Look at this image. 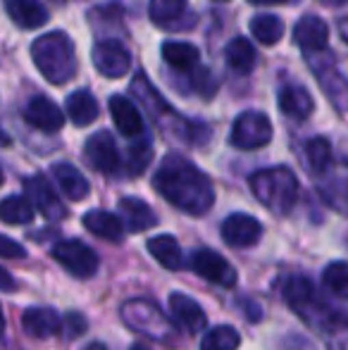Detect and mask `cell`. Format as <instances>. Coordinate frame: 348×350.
<instances>
[{
  "label": "cell",
  "mask_w": 348,
  "mask_h": 350,
  "mask_svg": "<svg viewBox=\"0 0 348 350\" xmlns=\"http://www.w3.org/2000/svg\"><path fill=\"white\" fill-rule=\"evenodd\" d=\"M153 186L168 203L186 215H205L215 203V191L210 179L186 157L168 155L160 162L153 176Z\"/></svg>",
  "instance_id": "obj_1"
},
{
  "label": "cell",
  "mask_w": 348,
  "mask_h": 350,
  "mask_svg": "<svg viewBox=\"0 0 348 350\" xmlns=\"http://www.w3.org/2000/svg\"><path fill=\"white\" fill-rule=\"evenodd\" d=\"M31 57L38 72L55 86L67 83L77 74L75 43L65 31H51L38 36L31 46Z\"/></svg>",
  "instance_id": "obj_2"
},
{
  "label": "cell",
  "mask_w": 348,
  "mask_h": 350,
  "mask_svg": "<svg viewBox=\"0 0 348 350\" xmlns=\"http://www.w3.org/2000/svg\"><path fill=\"white\" fill-rule=\"evenodd\" d=\"M248 184H251L253 196L274 215H289L301 193L296 174L286 167H269V170L256 172L251 174Z\"/></svg>",
  "instance_id": "obj_3"
},
{
  "label": "cell",
  "mask_w": 348,
  "mask_h": 350,
  "mask_svg": "<svg viewBox=\"0 0 348 350\" xmlns=\"http://www.w3.org/2000/svg\"><path fill=\"white\" fill-rule=\"evenodd\" d=\"M282 295L298 314H301L306 322L317 324V327L336 329L339 324H346V317L339 314L334 308H327L325 303L317 295L315 286L310 279L301 277V274H293L282 284ZM325 329V332H327Z\"/></svg>",
  "instance_id": "obj_4"
},
{
  "label": "cell",
  "mask_w": 348,
  "mask_h": 350,
  "mask_svg": "<svg viewBox=\"0 0 348 350\" xmlns=\"http://www.w3.org/2000/svg\"><path fill=\"white\" fill-rule=\"evenodd\" d=\"M122 322L136 334H144V336L153 338L165 346H176L179 343V334H176L174 324L168 319V314L158 308L155 303L144 298L126 300L120 310Z\"/></svg>",
  "instance_id": "obj_5"
},
{
  "label": "cell",
  "mask_w": 348,
  "mask_h": 350,
  "mask_svg": "<svg viewBox=\"0 0 348 350\" xmlns=\"http://www.w3.org/2000/svg\"><path fill=\"white\" fill-rule=\"evenodd\" d=\"M53 258L77 279H91L98 272V265H101L93 248H88L86 243H81L77 239L57 241L53 245Z\"/></svg>",
  "instance_id": "obj_6"
},
{
  "label": "cell",
  "mask_w": 348,
  "mask_h": 350,
  "mask_svg": "<svg viewBox=\"0 0 348 350\" xmlns=\"http://www.w3.org/2000/svg\"><path fill=\"white\" fill-rule=\"evenodd\" d=\"M229 141H232V146L241 148V150H256V148L267 146V143L272 141L269 117L256 110H248V112H243V115H239L237 122H234Z\"/></svg>",
  "instance_id": "obj_7"
},
{
  "label": "cell",
  "mask_w": 348,
  "mask_h": 350,
  "mask_svg": "<svg viewBox=\"0 0 348 350\" xmlns=\"http://www.w3.org/2000/svg\"><path fill=\"white\" fill-rule=\"evenodd\" d=\"M189 267L193 269L198 277H203L205 281L224 286V288H234L239 281L234 267L229 265V260L222 258V255L215 253V250H210V248L193 250L189 258Z\"/></svg>",
  "instance_id": "obj_8"
},
{
  "label": "cell",
  "mask_w": 348,
  "mask_h": 350,
  "mask_svg": "<svg viewBox=\"0 0 348 350\" xmlns=\"http://www.w3.org/2000/svg\"><path fill=\"white\" fill-rule=\"evenodd\" d=\"M263 224L251 215L243 212H234L222 221V239L232 248H251L260 241Z\"/></svg>",
  "instance_id": "obj_9"
},
{
  "label": "cell",
  "mask_w": 348,
  "mask_h": 350,
  "mask_svg": "<svg viewBox=\"0 0 348 350\" xmlns=\"http://www.w3.org/2000/svg\"><path fill=\"white\" fill-rule=\"evenodd\" d=\"M93 57V67L107 79H120L129 72L131 67V57L126 53V48L120 41H101L96 43L91 53Z\"/></svg>",
  "instance_id": "obj_10"
},
{
  "label": "cell",
  "mask_w": 348,
  "mask_h": 350,
  "mask_svg": "<svg viewBox=\"0 0 348 350\" xmlns=\"http://www.w3.org/2000/svg\"><path fill=\"white\" fill-rule=\"evenodd\" d=\"M84 152H86L88 165L96 172H101V174H117V172H120V165H122L120 152H117L115 139H112L107 131L93 134L91 139L86 141Z\"/></svg>",
  "instance_id": "obj_11"
},
{
  "label": "cell",
  "mask_w": 348,
  "mask_h": 350,
  "mask_svg": "<svg viewBox=\"0 0 348 350\" xmlns=\"http://www.w3.org/2000/svg\"><path fill=\"white\" fill-rule=\"evenodd\" d=\"M24 120L27 124H31L34 129L46 131V134H55L65 124V115L62 110L46 96H34L27 103V110H24Z\"/></svg>",
  "instance_id": "obj_12"
},
{
  "label": "cell",
  "mask_w": 348,
  "mask_h": 350,
  "mask_svg": "<svg viewBox=\"0 0 348 350\" xmlns=\"http://www.w3.org/2000/svg\"><path fill=\"white\" fill-rule=\"evenodd\" d=\"M24 191H27V196H29L27 200L31 203V208H36L43 217H48V219H60V217H65V205L60 203V198L55 196L53 186L48 184L41 174L24 179Z\"/></svg>",
  "instance_id": "obj_13"
},
{
  "label": "cell",
  "mask_w": 348,
  "mask_h": 350,
  "mask_svg": "<svg viewBox=\"0 0 348 350\" xmlns=\"http://www.w3.org/2000/svg\"><path fill=\"white\" fill-rule=\"evenodd\" d=\"M170 310H172V317L189 334L203 332L205 324H208V317H205L203 308H200V305L186 293H172V295H170Z\"/></svg>",
  "instance_id": "obj_14"
},
{
  "label": "cell",
  "mask_w": 348,
  "mask_h": 350,
  "mask_svg": "<svg viewBox=\"0 0 348 350\" xmlns=\"http://www.w3.org/2000/svg\"><path fill=\"white\" fill-rule=\"evenodd\" d=\"M293 38L296 43L308 53L325 51L327 43H330V29L315 14H306V17L298 19L296 29H293Z\"/></svg>",
  "instance_id": "obj_15"
},
{
  "label": "cell",
  "mask_w": 348,
  "mask_h": 350,
  "mask_svg": "<svg viewBox=\"0 0 348 350\" xmlns=\"http://www.w3.org/2000/svg\"><path fill=\"white\" fill-rule=\"evenodd\" d=\"M22 327L31 338H51L62 329V319L53 308H29L22 314Z\"/></svg>",
  "instance_id": "obj_16"
},
{
  "label": "cell",
  "mask_w": 348,
  "mask_h": 350,
  "mask_svg": "<svg viewBox=\"0 0 348 350\" xmlns=\"http://www.w3.org/2000/svg\"><path fill=\"white\" fill-rule=\"evenodd\" d=\"M110 115L115 126L122 131V136L126 139H136L144 134V120H141L136 105L124 96H112L110 98Z\"/></svg>",
  "instance_id": "obj_17"
},
{
  "label": "cell",
  "mask_w": 348,
  "mask_h": 350,
  "mask_svg": "<svg viewBox=\"0 0 348 350\" xmlns=\"http://www.w3.org/2000/svg\"><path fill=\"white\" fill-rule=\"evenodd\" d=\"M10 19L22 29H38L48 22V10L41 0H3Z\"/></svg>",
  "instance_id": "obj_18"
},
{
  "label": "cell",
  "mask_w": 348,
  "mask_h": 350,
  "mask_svg": "<svg viewBox=\"0 0 348 350\" xmlns=\"http://www.w3.org/2000/svg\"><path fill=\"white\" fill-rule=\"evenodd\" d=\"M53 176H55L60 191L70 200H84L88 196V191H91L88 179L75 165H70V162H55V165H53Z\"/></svg>",
  "instance_id": "obj_19"
},
{
  "label": "cell",
  "mask_w": 348,
  "mask_h": 350,
  "mask_svg": "<svg viewBox=\"0 0 348 350\" xmlns=\"http://www.w3.org/2000/svg\"><path fill=\"white\" fill-rule=\"evenodd\" d=\"M120 212L129 231H148L158 224V215L153 212V208L146 200L134 198V196H124L120 200Z\"/></svg>",
  "instance_id": "obj_20"
},
{
  "label": "cell",
  "mask_w": 348,
  "mask_h": 350,
  "mask_svg": "<svg viewBox=\"0 0 348 350\" xmlns=\"http://www.w3.org/2000/svg\"><path fill=\"white\" fill-rule=\"evenodd\" d=\"M84 226L93 236L110 241V243H120L122 236H124L122 219L107 210H88L84 215Z\"/></svg>",
  "instance_id": "obj_21"
},
{
  "label": "cell",
  "mask_w": 348,
  "mask_h": 350,
  "mask_svg": "<svg viewBox=\"0 0 348 350\" xmlns=\"http://www.w3.org/2000/svg\"><path fill=\"white\" fill-rule=\"evenodd\" d=\"M279 107L291 120H308L312 112V98L303 86H286L279 91Z\"/></svg>",
  "instance_id": "obj_22"
},
{
  "label": "cell",
  "mask_w": 348,
  "mask_h": 350,
  "mask_svg": "<svg viewBox=\"0 0 348 350\" xmlns=\"http://www.w3.org/2000/svg\"><path fill=\"white\" fill-rule=\"evenodd\" d=\"M131 91H134V96L141 100V105H144L155 120H160L163 115H172V107H170L168 103H165V98L155 91L153 83L148 81L146 74H136L134 81H131Z\"/></svg>",
  "instance_id": "obj_23"
},
{
  "label": "cell",
  "mask_w": 348,
  "mask_h": 350,
  "mask_svg": "<svg viewBox=\"0 0 348 350\" xmlns=\"http://www.w3.org/2000/svg\"><path fill=\"white\" fill-rule=\"evenodd\" d=\"M67 117L75 122L77 126H88L98 120V100L88 91H75L67 96Z\"/></svg>",
  "instance_id": "obj_24"
},
{
  "label": "cell",
  "mask_w": 348,
  "mask_h": 350,
  "mask_svg": "<svg viewBox=\"0 0 348 350\" xmlns=\"http://www.w3.org/2000/svg\"><path fill=\"white\" fill-rule=\"evenodd\" d=\"M148 253L153 255L155 262H160L165 269H170V272H176V269L184 265V260H181V248L174 236H168V234L153 236V239L148 241Z\"/></svg>",
  "instance_id": "obj_25"
},
{
  "label": "cell",
  "mask_w": 348,
  "mask_h": 350,
  "mask_svg": "<svg viewBox=\"0 0 348 350\" xmlns=\"http://www.w3.org/2000/svg\"><path fill=\"white\" fill-rule=\"evenodd\" d=\"M163 60L168 62L170 67H174V70L189 72L200 62V53H198V48L191 46V43L168 41L163 46Z\"/></svg>",
  "instance_id": "obj_26"
},
{
  "label": "cell",
  "mask_w": 348,
  "mask_h": 350,
  "mask_svg": "<svg viewBox=\"0 0 348 350\" xmlns=\"http://www.w3.org/2000/svg\"><path fill=\"white\" fill-rule=\"evenodd\" d=\"M224 57H227V65L239 74H248L256 65V51H253L251 41L241 36L229 43L227 51H224Z\"/></svg>",
  "instance_id": "obj_27"
},
{
  "label": "cell",
  "mask_w": 348,
  "mask_h": 350,
  "mask_svg": "<svg viewBox=\"0 0 348 350\" xmlns=\"http://www.w3.org/2000/svg\"><path fill=\"white\" fill-rule=\"evenodd\" d=\"M0 219L5 224H29L34 219V208L24 196H8L0 200Z\"/></svg>",
  "instance_id": "obj_28"
},
{
  "label": "cell",
  "mask_w": 348,
  "mask_h": 350,
  "mask_svg": "<svg viewBox=\"0 0 348 350\" xmlns=\"http://www.w3.org/2000/svg\"><path fill=\"white\" fill-rule=\"evenodd\" d=\"M251 33L263 46H274V43L282 41L284 22L274 14H258V17L251 19Z\"/></svg>",
  "instance_id": "obj_29"
},
{
  "label": "cell",
  "mask_w": 348,
  "mask_h": 350,
  "mask_svg": "<svg viewBox=\"0 0 348 350\" xmlns=\"http://www.w3.org/2000/svg\"><path fill=\"white\" fill-rule=\"evenodd\" d=\"M239 346H241V336L229 324H219V327L205 332L203 341H200V350H237Z\"/></svg>",
  "instance_id": "obj_30"
},
{
  "label": "cell",
  "mask_w": 348,
  "mask_h": 350,
  "mask_svg": "<svg viewBox=\"0 0 348 350\" xmlns=\"http://www.w3.org/2000/svg\"><path fill=\"white\" fill-rule=\"evenodd\" d=\"M186 12V0H150V19L160 27H174Z\"/></svg>",
  "instance_id": "obj_31"
},
{
  "label": "cell",
  "mask_w": 348,
  "mask_h": 350,
  "mask_svg": "<svg viewBox=\"0 0 348 350\" xmlns=\"http://www.w3.org/2000/svg\"><path fill=\"white\" fill-rule=\"evenodd\" d=\"M306 160H308L310 172H315V174H322V172L330 170V165H332V146H330V141L322 139V136L308 141L306 143Z\"/></svg>",
  "instance_id": "obj_32"
},
{
  "label": "cell",
  "mask_w": 348,
  "mask_h": 350,
  "mask_svg": "<svg viewBox=\"0 0 348 350\" xmlns=\"http://www.w3.org/2000/svg\"><path fill=\"white\" fill-rule=\"evenodd\" d=\"M322 284L336 298H348V262H332L322 272Z\"/></svg>",
  "instance_id": "obj_33"
},
{
  "label": "cell",
  "mask_w": 348,
  "mask_h": 350,
  "mask_svg": "<svg viewBox=\"0 0 348 350\" xmlns=\"http://www.w3.org/2000/svg\"><path fill=\"white\" fill-rule=\"evenodd\" d=\"M153 160V148H150L148 141L134 143L126 152V170H129L131 176L141 174V172L148 167V162Z\"/></svg>",
  "instance_id": "obj_34"
},
{
  "label": "cell",
  "mask_w": 348,
  "mask_h": 350,
  "mask_svg": "<svg viewBox=\"0 0 348 350\" xmlns=\"http://www.w3.org/2000/svg\"><path fill=\"white\" fill-rule=\"evenodd\" d=\"M62 329H65L67 338H79L86 332V319L79 312H67L62 319Z\"/></svg>",
  "instance_id": "obj_35"
},
{
  "label": "cell",
  "mask_w": 348,
  "mask_h": 350,
  "mask_svg": "<svg viewBox=\"0 0 348 350\" xmlns=\"http://www.w3.org/2000/svg\"><path fill=\"white\" fill-rule=\"evenodd\" d=\"M27 255V250H24L22 243H17V241L8 239V236L0 234V258H10V260H17V258H24Z\"/></svg>",
  "instance_id": "obj_36"
},
{
  "label": "cell",
  "mask_w": 348,
  "mask_h": 350,
  "mask_svg": "<svg viewBox=\"0 0 348 350\" xmlns=\"http://www.w3.org/2000/svg\"><path fill=\"white\" fill-rule=\"evenodd\" d=\"M284 350H315V348H312V343L308 341V338L289 336L286 341H284Z\"/></svg>",
  "instance_id": "obj_37"
},
{
  "label": "cell",
  "mask_w": 348,
  "mask_h": 350,
  "mask_svg": "<svg viewBox=\"0 0 348 350\" xmlns=\"http://www.w3.org/2000/svg\"><path fill=\"white\" fill-rule=\"evenodd\" d=\"M14 286H17V284H14L12 274H10L8 269L0 267V291H8V293H10V291H14Z\"/></svg>",
  "instance_id": "obj_38"
},
{
  "label": "cell",
  "mask_w": 348,
  "mask_h": 350,
  "mask_svg": "<svg viewBox=\"0 0 348 350\" xmlns=\"http://www.w3.org/2000/svg\"><path fill=\"white\" fill-rule=\"evenodd\" d=\"M248 3H256V5H274V3H286V0H248Z\"/></svg>",
  "instance_id": "obj_39"
},
{
  "label": "cell",
  "mask_w": 348,
  "mask_h": 350,
  "mask_svg": "<svg viewBox=\"0 0 348 350\" xmlns=\"http://www.w3.org/2000/svg\"><path fill=\"white\" fill-rule=\"evenodd\" d=\"M84 350H107L103 343H98V341H93V343H88V346L84 348Z\"/></svg>",
  "instance_id": "obj_40"
},
{
  "label": "cell",
  "mask_w": 348,
  "mask_h": 350,
  "mask_svg": "<svg viewBox=\"0 0 348 350\" xmlns=\"http://www.w3.org/2000/svg\"><path fill=\"white\" fill-rule=\"evenodd\" d=\"M0 146H10V136L3 129H0Z\"/></svg>",
  "instance_id": "obj_41"
},
{
  "label": "cell",
  "mask_w": 348,
  "mask_h": 350,
  "mask_svg": "<svg viewBox=\"0 0 348 350\" xmlns=\"http://www.w3.org/2000/svg\"><path fill=\"white\" fill-rule=\"evenodd\" d=\"M341 36H344V41L348 43V22H341Z\"/></svg>",
  "instance_id": "obj_42"
},
{
  "label": "cell",
  "mask_w": 348,
  "mask_h": 350,
  "mask_svg": "<svg viewBox=\"0 0 348 350\" xmlns=\"http://www.w3.org/2000/svg\"><path fill=\"white\" fill-rule=\"evenodd\" d=\"M5 332V314H3V308H0V336H3Z\"/></svg>",
  "instance_id": "obj_43"
},
{
  "label": "cell",
  "mask_w": 348,
  "mask_h": 350,
  "mask_svg": "<svg viewBox=\"0 0 348 350\" xmlns=\"http://www.w3.org/2000/svg\"><path fill=\"white\" fill-rule=\"evenodd\" d=\"M129 350H150L148 346H144V343H134V346H131Z\"/></svg>",
  "instance_id": "obj_44"
},
{
  "label": "cell",
  "mask_w": 348,
  "mask_h": 350,
  "mask_svg": "<svg viewBox=\"0 0 348 350\" xmlns=\"http://www.w3.org/2000/svg\"><path fill=\"white\" fill-rule=\"evenodd\" d=\"M327 5H346L348 0H325Z\"/></svg>",
  "instance_id": "obj_45"
},
{
  "label": "cell",
  "mask_w": 348,
  "mask_h": 350,
  "mask_svg": "<svg viewBox=\"0 0 348 350\" xmlns=\"http://www.w3.org/2000/svg\"><path fill=\"white\" fill-rule=\"evenodd\" d=\"M0 186H3V170H0Z\"/></svg>",
  "instance_id": "obj_46"
},
{
  "label": "cell",
  "mask_w": 348,
  "mask_h": 350,
  "mask_svg": "<svg viewBox=\"0 0 348 350\" xmlns=\"http://www.w3.org/2000/svg\"><path fill=\"white\" fill-rule=\"evenodd\" d=\"M55 3H67V0H55Z\"/></svg>",
  "instance_id": "obj_47"
}]
</instances>
